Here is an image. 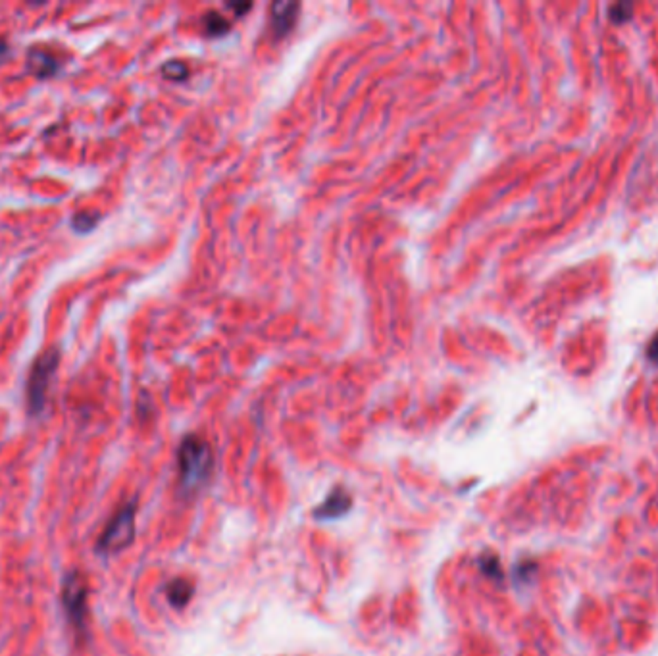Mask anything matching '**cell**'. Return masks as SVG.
<instances>
[{
    "instance_id": "obj_10",
    "label": "cell",
    "mask_w": 658,
    "mask_h": 656,
    "mask_svg": "<svg viewBox=\"0 0 658 656\" xmlns=\"http://www.w3.org/2000/svg\"><path fill=\"white\" fill-rule=\"evenodd\" d=\"M99 224V216H92V214H77L72 220V227L77 233H87L91 231L94 225Z\"/></svg>"
},
{
    "instance_id": "obj_7",
    "label": "cell",
    "mask_w": 658,
    "mask_h": 656,
    "mask_svg": "<svg viewBox=\"0 0 658 656\" xmlns=\"http://www.w3.org/2000/svg\"><path fill=\"white\" fill-rule=\"evenodd\" d=\"M350 508V495L345 489H335L320 508H316V518H337Z\"/></svg>"
},
{
    "instance_id": "obj_12",
    "label": "cell",
    "mask_w": 658,
    "mask_h": 656,
    "mask_svg": "<svg viewBox=\"0 0 658 656\" xmlns=\"http://www.w3.org/2000/svg\"><path fill=\"white\" fill-rule=\"evenodd\" d=\"M650 356L658 358V337H657V341H655V343L650 345Z\"/></svg>"
},
{
    "instance_id": "obj_5",
    "label": "cell",
    "mask_w": 658,
    "mask_h": 656,
    "mask_svg": "<svg viewBox=\"0 0 658 656\" xmlns=\"http://www.w3.org/2000/svg\"><path fill=\"white\" fill-rule=\"evenodd\" d=\"M297 12H299L297 2H275L272 6V31L277 37L287 33L297 19Z\"/></svg>"
},
{
    "instance_id": "obj_4",
    "label": "cell",
    "mask_w": 658,
    "mask_h": 656,
    "mask_svg": "<svg viewBox=\"0 0 658 656\" xmlns=\"http://www.w3.org/2000/svg\"><path fill=\"white\" fill-rule=\"evenodd\" d=\"M62 607L75 632H85L87 620V585L79 572L66 573L62 582Z\"/></svg>"
},
{
    "instance_id": "obj_1",
    "label": "cell",
    "mask_w": 658,
    "mask_h": 656,
    "mask_svg": "<svg viewBox=\"0 0 658 656\" xmlns=\"http://www.w3.org/2000/svg\"><path fill=\"white\" fill-rule=\"evenodd\" d=\"M177 462H179L181 483L185 487L200 485L212 470V452L206 441H202L197 435L187 437L179 447Z\"/></svg>"
},
{
    "instance_id": "obj_9",
    "label": "cell",
    "mask_w": 658,
    "mask_h": 656,
    "mask_svg": "<svg viewBox=\"0 0 658 656\" xmlns=\"http://www.w3.org/2000/svg\"><path fill=\"white\" fill-rule=\"evenodd\" d=\"M204 24H206V33L208 35H222L229 29V22L216 12H210L208 16L204 17Z\"/></svg>"
},
{
    "instance_id": "obj_2",
    "label": "cell",
    "mask_w": 658,
    "mask_h": 656,
    "mask_svg": "<svg viewBox=\"0 0 658 656\" xmlns=\"http://www.w3.org/2000/svg\"><path fill=\"white\" fill-rule=\"evenodd\" d=\"M60 356L56 350H47L37 358L29 370L27 377V408L33 416L41 414L44 402H47V391H49L50 379L58 368Z\"/></svg>"
},
{
    "instance_id": "obj_13",
    "label": "cell",
    "mask_w": 658,
    "mask_h": 656,
    "mask_svg": "<svg viewBox=\"0 0 658 656\" xmlns=\"http://www.w3.org/2000/svg\"><path fill=\"white\" fill-rule=\"evenodd\" d=\"M6 52H8V44H6V41L0 39V56H4Z\"/></svg>"
},
{
    "instance_id": "obj_11",
    "label": "cell",
    "mask_w": 658,
    "mask_h": 656,
    "mask_svg": "<svg viewBox=\"0 0 658 656\" xmlns=\"http://www.w3.org/2000/svg\"><path fill=\"white\" fill-rule=\"evenodd\" d=\"M164 75L167 79H183L187 77V66L181 62H170L164 66Z\"/></svg>"
},
{
    "instance_id": "obj_8",
    "label": "cell",
    "mask_w": 658,
    "mask_h": 656,
    "mask_svg": "<svg viewBox=\"0 0 658 656\" xmlns=\"http://www.w3.org/2000/svg\"><path fill=\"white\" fill-rule=\"evenodd\" d=\"M166 595H167V600L172 602V607L183 608L192 597L191 582H187V580H183V577L174 580V582L167 585Z\"/></svg>"
},
{
    "instance_id": "obj_3",
    "label": "cell",
    "mask_w": 658,
    "mask_h": 656,
    "mask_svg": "<svg viewBox=\"0 0 658 656\" xmlns=\"http://www.w3.org/2000/svg\"><path fill=\"white\" fill-rule=\"evenodd\" d=\"M135 539V505L129 502L117 512L97 541V552L108 557L129 547Z\"/></svg>"
},
{
    "instance_id": "obj_6",
    "label": "cell",
    "mask_w": 658,
    "mask_h": 656,
    "mask_svg": "<svg viewBox=\"0 0 658 656\" xmlns=\"http://www.w3.org/2000/svg\"><path fill=\"white\" fill-rule=\"evenodd\" d=\"M27 66L37 77H50L58 72V60L47 50L31 49L27 54Z\"/></svg>"
}]
</instances>
